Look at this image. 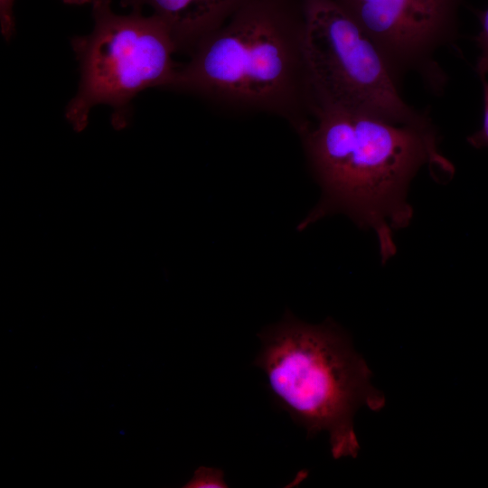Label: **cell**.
<instances>
[{"instance_id": "1", "label": "cell", "mask_w": 488, "mask_h": 488, "mask_svg": "<svg viewBox=\"0 0 488 488\" xmlns=\"http://www.w3.org/2000/svg\"><path fill=\"white\" fill-rule=\"evenodd\" d=\"M313 111L314 123L299 131L323 197L298 229L343 212L373 230L385 262L396 253L393 231L412 217L407 202L412 178L426 164L452 171L438 152L431 122L395 124L334 108Z\"/></svg>"}, {"instance_id": "2", "label": "cell", "mask_w": 488, "mask_h": 488, "mask_svg": "<svg viewBox=\"0 0 488 488\" xmlns=\"http://www.w3.org/2000/svg\"><path fill=\"white\" fill-rule=\"evenodd\" d=\"M258 336L261 349L254 365L264 371L275 403L308 437L327 432L334 459L355 458L354 414L363 406L380 410L385 398L349 335L332 319L311 324L287 311Z\"/></svg>"}, {"instance_id": "3", "label": "cell", "mask_w": 488, "mask_h": 488, "mask_svg": "<svg viewBox=\"0 0 488 488\" xmlns=\"http://www.w3.org/2000/svg\"><path fill=\"white\" fill-rule=\"evenodd\" d=\"M302 27L280 0H246L194 47L172 87L289 116L308 95Z\"/></svg>"}, {"instance_id": "4", "label": "cell", "mask_w": 488, "mask_h": 488, "mask_svg": "<svg viewBox=\"0 0 488 488\" xmlns=\"http://www.w3.org/2000/svg\"><path fill=\"white\" fill-rule=\"evenodd\" d=\"M92 32L71 40L80 63V80L65 117L76 133L84 131L93 107L112 108L111 124L122 130L128 124L130 101L140 91L172 87L176 72L173 53L177 51L164 23L141 11L117 14L111 0H91Z\"/></svg>"}, {"instance_id": "5", "label": "cell", "mask_w": 488, "mask_h": 488, "mask_svg": "<svg viewBox=\"0 0 488 488\" xmlns=\"http://www.w3.org/2000/svg\"><path fill=\"white\" fill-rule=\"evenodd\" d=\"M302 49L312 108L372 116L395 124L430 123L406 103L375 42L335 0H304Z\"/></svg>"}, {"instance_id": "6", "label": "cell", "mask_w": 488, "mask_h": 488, "mask_svg": "<svg viewBox=\"0 0 488 488\" xmlns=\"http://www.w3.org/2000/svg\"><path fill=\"white\" fill-rule=\"evenodd\" d=\"M381 50L397 75L431 62L454 30L457 0H335Z\"/></svg>"}, {"instance_id": "7", "label": "cell", "mask_w": 488, "mask_h": 488, "mask_svg": "<svg viewBox=\"0 0 488 488\" xmlns=\"http://www.w3.org/2000/svg\"><path fill=\"white\" fill-rule=\"evenodd\" d=\"M246 0H122V7L149 6L168 29L178 50L192 51Z\"/></svg>"}, {"instance_id": "8", "label": "cell", "mask_w": 488, "mask_h": 488, "mask_svg": "<svg viewBox=\"0 0 488 488\" xmlns=\"http://www.w3.org/2000/svg\"><path fill=\"white\" fill-rule=\"evenodd\" d=\"M186 488L227 487L223 473L220 469L199 467L192 478L183 486Z\"/></svg>"}, {"instance_id": "9", "label": "cell", "mask_w": 488, "mask_h": 488, "mask_svg": "<svg viewBox=\"0 0 488 488\" xmlns=\"http://www.w3.org/2000/svg\"><path fill=\"white\" fill-rule=\"evenodd\" d=\"M482 29L476 38L481 53L478 58L476 70L480 77L483 78L488 73V8L481 16Z\"/></svg>"}, {"instance_id": "10", "label": "cell", "mask_w": 488, "mask_h": 488, "mask_svg": "<svg viewBox=\"0 0 488 488\" xmlns=\"http://www.w3.org/2000/svg\"><path fill=\"white\" fill-rule=\"evenodd\" d=\"M468 142L476 148L488 147V82L483 81V118L481 128L468 137Z\"/></svg>"}, {"instance_id": "11", "label": "cell", "mask_w": 488, "mask_h": 488, "mask_svg": "<svg viewBox=\"0 0 488 488\" xmlns=\"http://www.w3.org/2000/svg\"><path fill=\"white\" fill-rule=\"evenodd\" d=\"M14 0H0L1 33L6 41L14 32Z\"/></svg>"}, {"instance_id": "12", "label": "cell", "mask_w": 488, "mask_h": 488, "mask_svg": "<svg viewBox=\"0 0 488 488\" xmlns=\"http://www.w3.org/2000/svg\"><path fill=\"white\" fill-rule=\"evenodd\" d=\"M63 3L69 4V5H85V4H90L91 0H62Z\"/></svg>"}]
</instances>
